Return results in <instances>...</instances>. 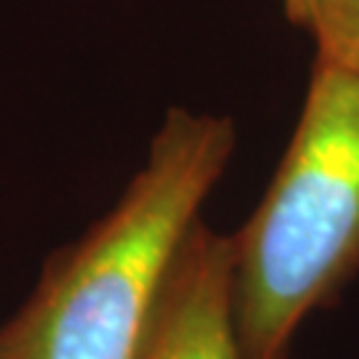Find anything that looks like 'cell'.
I'll use <instances>...</instances> for the list:
<instances>
[{"label":"cell","mask_w":359,"mask_h":359,"mask_svg":"<svg viewBox=\"0 0 359 359\" xmlns=\"http://www.w3.org/2000/svg\"><path fill=\"white\" fill-rule=\"evenodd\" d=\"M231 256L243 359H285L298 325L359 271V72L317 59L290 144Z\"/></svg>","instance_id":"cell-2"},{"label":"cell","mask_w":359,"mask_h":359,"mask_svg":"<svg viewBox=\"0 0 359 359\" xmlns=\"http://www.w3.org/2000/svg\"><path fill=\"white\" fill-rule=\"evenodd\" d=\"M234 144L229 117L170 109L117 205L51 258L0 327V359L142 357L173 264Z\"/></svg>","instance_id":"cell-1"},{"label":"cell","mask_w":359,"mask_h":359,"mask_svg":"<svg viewBox=\"0 0 359 359\" xmlns=\"http://www.w3.org/2000/svg\"><path fill=\"white\" fill-rule=\"evenodd\" d=\"M231 237L189 231L139 359H243L231 317Z\"/></svg>","instance_id":"cell-3"},{"label":"cell","mask_w":359,"mask_h":359,"mask_svg":"<svg viewBox=\"0 0 359 359\" xmlns=\"http://www.w3.org/2000/svg\"><path fill=\"white\" fill-rule=\"evenodd\" d=\"M283 6H285V13H287V19H290L293 25L306 27L311 0H283Z\"/></svg>","instance_id":"cell-5"},{"label":"cell","mask_w":359,"mask_h":359,"mask_svg":"<svg viewBox=\"0 0 359 359\" xmlns=\"http://www.w3.org/2000/svg\"><path fill=\"white\" fill-rule=\"evenodd\" d=\"M317 59L359 72V0H311L306 27Z\"/></svg>","instance_id":"cell-4"}]
</instances>
